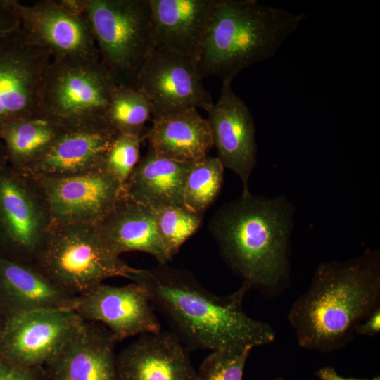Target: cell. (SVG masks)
<instances>
[{
    "label": "cell",
    "instance_id": "cell-24",
    "mask_svg": "<svg viewBox=\"0 0 380 380\" xmlns=\"http://www.w3.org/2000/svg\"><path fill=\"white\" fill-rule=\"evenodd\" d=\"M65 129L41 114L8 123L0 131L7 165L18 172L23 170L40 158Z\"/></svg>",
    "mask_w": 380,
    "mask_h": 380
},
{
    "label": "cell",
    "instance_id": "cell-27",
    "mask_svg": "<svg viewBox=\"0 0 380 380\" xmlns=\"http://www.w3.org/2000/svg\"><path fill=\"white\" fill-rule=\"evenodd\" d=\"M158 234L169 254L173 257L199 228L203 214L184 206H170L153 210Z\"/></svg>",
    "mask_w": 380,
    "mask_h": 380
},
{
    "label": "cell",
    "instance_id": "cell-2",
    "mask_svg": "<svg viewBox=\"0 0 380 380\" xmlns=\"http://www.w3.org/2000/svg\"><path fill=\"white\" fill-rule=\"evenodd\" d=\"M379 307L380 255L368 249L321 263L287 318L300 347L330 353L350 343L356 327Z\"/></svg>",
    "mask_w": 380,
    "mask_h": 380
},
{
    "label": "cell",
    "instance_id": "cell-4",
    "mask_svg": "<svg viewBox=\"0 0 380 380\" xmlns=\"http://www.w3.org/2000/svg\"><path fill=\"white\" fill-rule=\"evenodd\" d=\"M305 18L257 0H217L196 61L201 78L232 83L272 58Z\"/></svg>",
    "mask_w": 380,
    "mask_h": 380
},
{
    "label": "cell",
    "instance_id": "cell-23",
    "mask_svg": "<svg viewBox=\"0 0 380 380\" xmlns=\"http://www.w3.org/2000/svg\"><path fill=\"white\" fill-rule=\"evenodd\" d=\"M191 165L160 157L148 149L125 183V197L153 210L183 206V189Z\"/></svg>",
    "mask_w": 380,
    "mask_h": 380
},
{
    "label": "cell",
    "instance_id": "cell-8",
    "mask_svg": "<svg viewBox=\"0 0 380 380\" xmlns=\"http://www.w3.org/2000/svg\"><path fill=\"white\" fill-rule=\"evenodd\" d=\"M52 225L38 182L7 164L0 167V256L33 264Z\"/></svg>",
    "mask_w": 380,
    "mask_h": 380
},
{
    "label": "cell",
    "instance_id": "cell-25",
    "mask_svg": "<svg viewBox=\"0 0 380 380\" xmlns=\"http://www.w3.org/2000/svg\"><path fill=\"white\" fill-rule=\"evenodd\" d=\"M224 169L217 157L208 156L191 163L183 189V206L203 215L219 195Z\"/></svg>",
    "mask_w": 380,
    "mask_h": 380
},
{
    "label": "cell",
    "instance_id": "cell-1",
    "mask_svg": "<svg viewBox=\"0 0 380 380\" xmlns=\"http://www.w3.org/2000/svg\"><path fill=\"white\" fill-rule=\"evenodd\" d=\"M132 281L147 289L171 332L191 348L253 349L275 340V331L270 324L244 311V297L251 289L246 282L232 293L217 296L189 272L167 264L139 269Z\"/></svg>",
    "mask_w": 380,
    "mask_h": 380
},
{
    "label": "cell",
    "instance_id": "cell-13",
    "mask_svg": "<svg viewBox=\"0 0 380 380\" xmlns=\"http://www.w3.org/2000/svg\"><path fill=\"white\" fill-rule=\"evenodd\" d=\"M72 310L85 322L105 326L117 343L161 331L149 293L139 281L122 286L101 283L76 296Z\"/></svg>",
    "mask_w": 380,
    "mask_h": 380
},
{
    "label": "cell",
    "instance_id": "cell-32",
    "mask_svg": "<svg viewBox=\"0 0 380 380\" xmlns=\"http://www.w3.org/2000/svg\"><path fill=\"white\" fill-rule=\"evenodd\" d=\"M380 332V307L374 310L355 328V334L372 337Z\"/></svg>",
    "mask_w": 380,
    "mask_h": 380
},
{
    "label": "cell",
    "instance_id": "cell-19",
    "mask_svg": "<svg viewBox=\"0 0 380 380\" xmlns=\"http://www.w3.org/2000/svg\"><path fill=\"white\" fill-rule=\"evenodd\" d=\"M217 0H149L156 49L197 61Z\"/></svg>",
    "mask_w": 380,
    "mask_h": 380
},
{
    "label": "cell",
    "instance_id": "cell-9",
    "mask_svg": "<svg viewBox=\"0 0 380 380\" xmlns=\"http://www.w3.org/2000/svg\"><path fill=\"white\" fill-rule=\"evenodd\" d=\"M20 28L52 58L99 60L84 0H41L25 4L11 0Z\"/></svg>",
    "mask_w": 380,
    "mask_h": 380
},
{
    "label": "cell",
    "instance_id": "cell-6",
    "mask_svg": "<svg viewBox=\"0 0 380 380\" xmlns=\"http://www.w3.org/2000/svg\"><path fill=\"white\" fill-rule=\"evenodd\" d=\"M33 265L72 296L80 295L109 278L132 280L139 270L106 247L96 225L86 224H52Z\"/></svg>",
    "mask_w": 380,
    "mask_h": 380
},
{
    "label": "cell",
    "instance_id": "cell-29",
    "mask_svg": "<svg viewBox=\"0 0 380 380\" xmlns=\"http://www.w3.org/2000/svg\"><path fill=\"white\" fill-rule=\"evenodd\" d=\"M141 137L118 134L103 161L102 169L124 185L139 161Z\"/></svg>",
    "mask_w": 380,
    "mask_h": 380
},
{
    "label": "cell",
    "instance_id": "cell-33",
    "mask_svg": "<svg viewBox=\"0 0 380 380\" xmlns=\"http://www.w3.org/2000/svg\"><path fill=\"white\" fill-rule=\"evenodd\" d=\"M315 376L319 380H380V377L379 376L372 379L346 378L338 374L336 370L330 366H326L320 368L315 372Z\"/></svg>",
    "mask_w": 380,
    "mask_h": 380
},
{
    "label": "cell",
    "instance_id": "cell-34",
    "mask_svg": "<svg viewBox=\"0 0 380 380\" xmlns=\"http://www.w3.org/2000/svg\"><path fill=\"white\" fill-rule=\"evenodd\" d=\"M7 164L6 154L5 151V148L0 140V167Z\"/></svg>",
    "mask_w": 380,
    "mask_h": 380
},
{
    "label": "cell",
    "instance_id": "cell-14",
    "mask_svg": "<svg viewBox=\"0 0 380 380\" xmlns=\"http://www.w3.org/2000/svg\"><path fill=\"white\" fill-rule=\"evenodd\" d=\"M35 179L47 201L52 224L97 225L125 198L124 185L102 168Z\"/></svg>",
    "mask_w": 380,
    "mask_h": 380
},
{
    "label": "cell",
    "instance_id": "cell-17",
    "mask_svg": "<svg viewBox=\"0 0 380 380\" xmlns=\"http://www.w3.org/2000/svg\"><path fill=\"white\" fill-rule=\"evenodd\" d=\"M118 134L106 123L65 129L40 158L20 172L39 179L102 168Z\"/></svg>",
    "mask_w": 380,
    "mask_h": 380
},
{
    "label": "cell",
    "instance_id": "cell-36",
    "mask_svg": "<svg viewBox=\"0 0 380 380\" xmlns=\"http://www.w3.org/2000/svg\"><path fill=\"white\" fill-rule=\"evenodd\" d=\"M270 380H284V379L283 378H281V377H275V378L271 379Z\"/></svg>",
    "mask_w": 380,
    "mask_h": 380
},
{
    "label": "cell",
    "instance_id": "cell-21",
    "mask_svg": "<svg viewBox=\"0 0 380 380\" xmlns=\"http://www.w3.org/2000/svg\"><path fill=\"white\" fill-rule=\"evenodd\" d=\"M96 227L106 247L118 256L140 251L153 257L159 265L172 258L158 234L153 210L126 198Z\"/></svg>",
    "mask_w": 380,
    "mask_h": 380
},
{
    "label": "cell",
    "instance_id": "cell-5",
    "mask_svg": "<svg viewBox=\"0 0 380 380\" xmlns=\"http://www.w3.org/2000/svg\"><path fill=\"white\" fill-rule=\"evenodd\" d=\"M99 61L117 86L136 87L156 49L149 0H84Z\"/></svg>",
    "mask_w": 380,
    "mask_h": 380
},
{
    "label": "cell",
    "instance_id": "cell-31",
    "mask_svg": "<svg viewBox=\"0 0 380 380\" xmlns=\"http://www.w3.org/2000/svg\"><path fill=\"white\" fill-rule=\"evenodd\" d=\"M20 27L19 18L11 0H0V35L13 32Z\"/></svg>",
    "mask_w": 380,
    "mask_h": 380
},
{
    "label": "cell",
    "instance_id": "cell-11",
    "mask_svg": "<svg viewBox=\"0 0 380 380\" xmlns=\"http://www.w3.org/2000/svg\"><path fill=\"white\" fill-rule=\"evenodd\" d=\"M84 322L65 308H42L7 317L0 330V355L19 366L44 367Z\"/></svg>",
    "mask_w": 380,
    "mask_h": 380
},
{
    "label": "cell",
    "instance_id": "cell-35",
    "mask_svg": "<svg viewBox=\"0 0 380 380\" xmlns=\"http://www.w3.org/2000/svg\"><path fill=\"white\" fill-rule=\"evenodd\" d=\"M5 319H6V317H5V315L4 314V312H3L2 309H1V307L0 305V330H1L4 323L5 322Z\"/></svg>",
    "mask_w": 380,
    "mask_h": 380
},
{
    "label": "cell",
    "instance_id": "cell-16",
    "mask_svg": "<svg viewBox=\"0 0 380 380\" xmlns=\"http://www.w3.org/2000/svg\"><path fill=\"white\" fill-rule=\"evenodd\" d=\"M186 348L171 331L140 335L116 355L118 380H198Z\"/></svg>",
    "mask_w": 380,
    "mask_h": 380
},
{
    "label": "cell",
    "instance_id": "cell-28",
    "mask_svg": "<svg viewBox=\"0 0 380 380\" xmlns=\"http://www.w3.org/2000/svg\"><path fill=\"white\" fill-rule=\"evenodd\" d=\"M252 349H222L211 351L197 371L198 380H242Z\"/></svg>",
    "mask_w": 380,
    "mask_h": 380
},
{
    "label": "cell",
    "instance_id": "cell-3",
    "mask_svg": "<svg viewBox=\"0 0 380 380\" xmlns=\"http://www.w3.org/2000/svg\"><path fill=\"white\" fill-rule=\"evenodd\" d=\"M291 229V206L285 198L251 193L223 205L210 222L231 270L251 288L269 296L289 286Z\"/></svg>",
    "mask_w": 380,
    "mask_h": 380
},
{
    "label": "cell",
    "instance_id": "cell-15",
    "mask_svg": "<svg viewBox=\"0 0 380 380\" xmlns=\"http://www.w3.org/2000/svg\"><path fill=\"white\" fill-rule=\"evenodd\" d=\"M223 82L215 103L206 110L213 146L224 167L240 179L243 191L250 193L248 180L256 164L257 144L253 116L245 102Z\"/></svg>",
    "mask_w": 380,
    "mask_h": 380
},
{
    "label": "cell",
    "instance_id": "cell-18",
    "mask_svg": "<svg viewBox=\"0 0 380 380\" xmlns=\"http://www.w3.org/2000/svg\"><path fill=\"white\" fill-rule=\"evenodd\" d=\"M116 343L105 326L84 321L45 365L49 380H118Z\"/></svg>",
    "mask_w": 380,
    "mask_h": 380
},
{
    "label": "cell",
    "instance_id": "cell-22",
    "mask_svg": "<svg viewBox=\"0 0 380 380\" xmlns=\"http://www.w3.org/2000/svg\"><path fill=\"white\" fill-rule=\"evenodd\" d=\"M144 136L156 155L180 163H193L206 156L213 146L207 119L197 109L153 119Z\"/></svg>",
    "mask_w": 380,
    "mask_h": 380
},
{
    "label": "cell",
    "instance_id": "cell-12",
    "mask_svg": "<svg viewBox=\"0 0 380 380\" xmlns=\"http://www.w3.org/2000/svg\"><path fill=\"white\" fill-rule=\"evenodd\" d=\"M197 61L190 57L155 49L143 65L136 88L147 97L153 119L213 105Z\"/></svg>",
    "mask_w": 380,
    "mask_h": 380
},
{
    "label": "cell",
    "instance_id": "cell-30",
    "mask_svg": "<svg viewBox=\"0 0 380 380\" xmlns=\"http://www.w3.org/2000/svg\"><path fill=\"white\" fill-rule=\"evenodd\" d=\"M0 380H49L43 366L22 367L0 355Z\"/></svg>",
    "mask_w": 380,
    "mask_h": 380
},
{
    "label": "cell",
    "instance_id": "cell-7",
    "mask_svg": "<svg viewBox=\"0 0 380 380\" xmlns=\"http://www.w3.org/2000/svg\"><path fill=\"white\" fill-rule=\"evenodd\" d=\"M116 84L99 60L52 58L38 101V113L64 129L106 123Z\"/></svg>",
    "mask_w": 380,
    "mask_h": 380
},
{
    "label": "cell",
    "instance_id": "cell-20",
    "mask_svg": "<svg viewBox=\"0 0 380 380\" xmlns=\"http://www.w3.org/2000/svg\"><path fill=\"white\" fill-rule=\"evenodd\" d=\"M75 296L58 287L33 264L0 256V305L6 319L42 308L72 310Z\"/></svg>",
    "mask_w": 380,
    "mask_h": 380
},
{
    "label": "cell",
    "instance_id": "cell-10",
    "mask_svg": "<svg viewBox=\"0 0 380 380\" xmlns=\"http://www.w3.org/2000/svg\"><path fill=\"white\" fill-rule=\"evenodd\" d=\"M52 59L20 27L0 35V131L38 113L43 80Z\"/></svg>",
    "mask_w": 380,
    "mask_h": 380
},
{
    "label": "cell",
    "instance_id": "cell-26",
    "mask_svg": "<svg viewBox=\"0 0 380 380\" xmlns=\"http://www.w3.org/2000/svg\"><path fill=\"white\" fill-rule=\"evenodd\" d=\"M151 115L152 108L143 92L136 87H115L106 121L118 134L141 137Z\"/></svg>",
    "mask_w": 380,
    "mask_h": 380
}]
</instances>
